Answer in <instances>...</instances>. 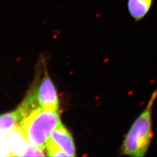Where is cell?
I'll return each mask as SVG.
<instances>
[{"mask_svg": "<svg viewBox=\"0 0 157 157\" xmlns=\"http://www.w3.org/2000/svg\"><path fill=\"white\" fill-rule=\"evenodd\" d=\"M51 138L58 147L64 151L69 156H76L75 146L72 135L62 124L53 130Z\"/></svg>", "mask_w": 157, "mask_h": 157, "instance_id": "5", "label": "cell"}, {"mask_svg": "<svg viewBox=\"0 0 157 157\" xmlns=\"http://www.w3.org/2000/svg\"><path fill=\"white\" fill-rule=\"evenodd\" d=\"M153 2V0H128V10L132 17L139 21L149 13Z\"/></svg>", "mask_w": 157, "mask_h": 157, "instance_id": "6", "label": "cell"}, {"mask_svg": "<svg viewBox=\"0 0 157 157\" xmlns=\"http://www.w3.org/2000/svg\"><path fill=\"white\" fill-rule=\"evenodd\" d=\"M12 156L7 135L0 131V157Z\"/></svg>", "mask_w": 157, "mask_h": 157, "instance_id": "9", "label": "cell"}, {"mask_svg": "<svg viewBox=\"0 0 157 157\" xmlns=\"http://www.w3.org/2000/svg\"><path fill=\"white\" fill-rule=\"evenodd\" d=\"M157 98V90L152 94L147 107L137 117L126 134L122 142L121 154L132 157L144 156L153 137L152 110Z\"/></svg>", "mask_w": 157, "mask_h": 157, "instance_id": "1", "label": "cell"}, {"mask_svg": "<svg viewBox=\"0 0 157 157\" xmlns=\"http://www.w3.org/2000/svg\"><path fill=\"white\" fill-rule=\"evenodd\" d=\"M60 124L58 111H48L39 107L22 117L18 126L29 143L44 151L52 132Z\"/></svg>", "mask_w": 157, "mask_h": 157, "instance_id": "2", "label": "cell"}, {"mask_svg": "<svg viewBox=\"0 0 157 157\" xmlns=\"http://www.w3.org/2000/svg\"><path fill=\"white\" fill-rule=\"evenodd\" d=\"M12 156H44L43 150L32 145L18 124L7 135Z\"/></svg>", "mask_w": 157, "mask_h": 157, "instance_id": "3", "label": "cell"}, {"mask_svg": "<svg viewBox=\"0 0 157 157\" xmlns=\"http://www.w3.org/2000/svg\"><path fill=\"white\" fill-rule=\"evenodd\" d=\"M18 122L17 111L7 113L0 115V131L8 135Z\"/></svg>", "mask_w": 157, "mask_h": 157, "instance_id": "7", "label": "cell"}, {"mask_svg": "<svg viewBox=\"0 0 157 157\" xmlns=\"http://www.w3.org/2000/svg\"><path fill=\"white\" fill-rule=\"evenodd\" d=\"M45 149L47 151V155L48 156H69L64 151L51 140V137L47 141Z\"/></svg>", "mask_w": 157, "mask_h": 157, "instance_id": "8", "label": "cell"}, {"mask_svg": "<svg viewBox=\"0 0 157 157\" xmlns=\"http://www.w3.org/2000/svg\"><path fill=\"white\" fill-rule=\"evenodd\" d=\"M38 105L43 109L48 111H58V98L56 88L51 78L46 73L40 84L32 90Z\"/></svg>", "mask_w": 157, "mask_h": 157, "instance_id": "4", "label": "cell"}]
</instances>
